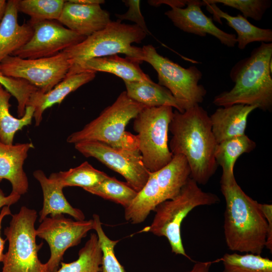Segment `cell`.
Instances as JSON below:
<instances>
[{"instance_id": "obj_1", "label": "cell", "mask_w": 272, "mask_h": 272, "mask_svg": "<svg viewBox=\"0 0 272 272\" xmlns=\"http://www.w3.org/2000/svg\"><path fill=\"white\" fill-rule=\"evenodd\" d=\"M169 131L171 152L183 155L190 168V177L197 184H206L218 166L214 156L217 144L207 111L199 104L183 112L175 110Z\"/></svg>"}, {"instance_id": "obj_2", "label": "cell", "mask_w": 272, "mask_h": 272, "mask_svg": "<svg viewBox=\"0 0 272 272\" xmlns=\"http://www.w3.org/2000/svg\"><path fill=\"white\" fill-rule=\"evenodd\" d=\"M226 202L224 235L232 251L260 255L265 246L268 224L259 203L247 195L235 176L221 177Z\"/></svg>"}, {"instance_id": "obj_3", "label": "cell", "mask_w": 272, "mask_h": 272, "mask_svg": "<svg viewBox=\"0 0 272 272\" xmlns=\"http://www.w3.org/2000/svg\"><path fill=\"white\" fill-rule=\"evenodd\" d=\"M272 43L261 42L250 56L232 68L230 77L234 83L229 91L214 97L219 107L234 104L255 106L264 111L272 109Z\"/></svg>"}, {"instance_id": "obj_4", "label": "cell", "mask_w": 272, "mask_h": 272, "mask_svg": "<svg viewBox=\"0 0 272 272\" xmlns=\"http://www.w3.org/2000/svg\"><path fill=\"white\" fill-rule=\"evenodd\" d=\"M146 35L135 24L111 21L104 29L63 50L71 65L66 76L89 59L120 53L141 63L143 61L142 48L132 43H141Z\"/></svg>"}, {"instance_id": "obj_5", "label": "cell", "mask_w": 272, "mask_h": 272, "mask_svg": "<svg viewBox=\"0 0 272 272\" xmlns=\"http://www.w3.org/2000/svg\"><path fill=\"white\" fill-rule=\"evenodd\" d=\"M145 107L130 98L125 91L114 102L84 127L70 134L67 143L72 144L97 141L111 147L130 151H139L136 135L126 131L125 127Z\"/></svg>"}, {"instance_id": "obj_6", "label": "cell", "mask_w": 272, "mask_h": 272, "mask_svg": "<svg viewBox=\"0 0 272 272\" xmlns=\"http://www.w3.org/2000/svg\"><path fill=\"white\" fill-rule=\"evenodd\" d=\"M219 201L217 195L202 191L190 177L176 197L164 201L157 206L152 223L147 231L158 236L165 237L173 253L191 259L186 254L182 244V222L195 207L214 205Z\"/></svg>"}, {"instance_id": "obj_7", "label": "cell", "mask_w": 272, "mask_h": 272, "mask_svg": "<svg viewBox=\"0 0 272 272\" xmlns=\"http://www.w3.org/2000/svg\"><path fill=\"white\" fill-rule=\"evenodd\" d=\"M37 218L36 211L25 206L12 215L9 226L4 232L9 246L2 272H49L38 256L43 243H36Z\"/></svg>"}, {"instance_id": "obj_8", "label": "cell", "mask_w": 272, "mask_h": 272, "mask_svg": "<svg viewBox=\"0 0 272 272\" xmlns=\"http://www.w3.org/2000/svg\"><path fill=\"white\" fill-rule=\"evenodd\" d=\"M173 115V107H145L133 119L138 148L146 168L156 172L172 159L168 145V131Z\"/></svg>"}, {"instance_id": "obj_9", "label": "cell", "mask_w": 272, "mask_h": 272, "mask_svg": "<svg viewBox=\"0 0 272 272\" xmlns=\"http://www.w3.org/2000/svg\"><path fill=\"white\" fill-rule=\"evenodd\" d=\"M142 48L143 61L150 64L157 73L158 84L171 92L184 111L203 101L207 90L198 84L202 74L197 67L184 68L160 55L152 45Z\"/></svg>"}, {"instance_id": "obj_10", "label": "cell", "mask_w": 272, "mask_h": 272, "mask_svg": "<svg viewBox=\"0 0 272 272\" xmlns=\"http://www.w3.org/2000/svg\"><path fill=\"white\" fill-rule=\"evenodd\" d=\"M71 66L62 51L52 56L35 59L8 56L0 63V72L7 77L24 80L45 93L65 78Z\"/></svg>"}, {"instance_id": "obj_11", "label": "cell", "mask_w": 272, "mask_h": 272, "mask_svg": "<svg viewBox=\"0 0 272 272\" xmlns=\"http://www.w3.org/2000/svg\"><path fill=\"white\" fill-rule=\"evenodd\" d=\"M74 146L84 156L94 158L120 174L137 192L149 178L150 172L145 166L139 151L114 148L97 141L82 142Z\"/></svg>"}, {"instance_id": "obj_12", "label": "cell", "mask_w": 272, "mask_h": 272, "mask_svg": "<svg viewBox=\"0 0 272 272\" xmlns=\"http://www.w3.org/2000/svg\"><path fill=\"white\" fill-rule=\"evenodd\" d=\"M36 229V235L45 240L50 255L45 263L49 272H56L65 251L77 246L94 229L93 219L74 221L63 215L46 217Z\"/></svg>"}, {"instance_id": "obj_13", "label": "cell", "mask_w": 272, "mask_h": 272, "mask_svg": "<svg viewBox=\"0 0 272 272\" xmlns=\"http://www.w3.org/2000/svg\"><path fill=\"white\" fill-rule=\"evenodd\" d=\"M29 22L33 27V35L25 45L12 55L28 59L50 57L86 38L63 26L57 21Z\"/></svg>"}, {"instance_id": "obj_14", "label": "cell", "mask_w": 272, "mask_h": 272, "mask_svg": "<svg viewBox=\"0 0 272 272\" xmlns=\"http://www.w3.org/2000/svg\"><path fill=\"white\" fill-rule=\"evenodd\" d=\"M202 6V1L187 0L185 8L171 7L165 15L176 27L184 32L201 37L209 34L224 45L234 47L237 43L236 35L219 28L214 23L213 19L203 13L201 9Z\"/></svg>"}, {"instance_id": "obj_15", "label": "cell", "mask_w": 272, "mask_h": 272, "mask_svg": "<svg viewBox=\"0 0 272 272\" xmlns=\"http://www.w3.org/2000/svg\"><path fill=\"white\" fill-rule=\"evenodd\" d=\"M57 21L87 37L104 29L111 21L109 13L100 5H84L70 0L65 1Z\"/></svg>"}, {"instance_id": "obj_16", "label": "cell", "mask_w": 272, "mask_h": 272, "mask_svg": "<svg viewBox=\"0 0 272 272\" xmlns=\"http://www.w3.org/2000/svg\"><path fill=\"white\" fill-rule=\"evenodd\" d=\"M33 148L31 143L7 145L0 141V182L8 180L12 193L21 195L28 191V180L23 165L29 151Z\"/></svg>"}, {"instance_id": "obj_17", "label": "cell", "mask_w": 272, "mask_h": 272, "mask_svg": "<svg viewBox=\"0 0 272 272\" xmlns=\"http://www.w3.org/2000/svg\"><path fill=\"white\" fill-rule=\"evenodd\" d=\"M256 106L234 104L219 107L210 116L212 132L217 144L243 135L247 118Z\"/></svg>"}, {"instance_id": "obj_18", "label": "cell", "mask_w": 272, "mask_h": 272, "mask_svg": "<svg viewBox=\"0 0 272 272\" xmlns=\"http://www.w3.org/2000/svg\"><path fill=\"white\" fill-rule=\"evenodd\" d=\"M18 12L17 0L8 1L0 24V63L25 45L33 35V27L29 22L18 23Z\"/></svg>"}, {"instance_id": "obj_19", "label": "cell", "mask_w": 272, "mask_h": 272, "mask_svg": "<svg viewBox=\"0 0 272 272\" xmlns=\"http://www.w3.org/2000/svg\"><path fill=\"white\" fill-rule=\"evenodd\" d=\"M96 72H83L66 76L49 91L42 93L39 90L30 97L28 106L34 108L35 125H39L44 111L56 104H60L71 93L94 79Z\"/></svg>"}, {"instance_id": "obj_20", "label": "cell", "mask_w": 272, "mask_h": 272, "mask_svg": "<svg viewBox=\"0 0 272 272\" xmlns=\"http://www.w3.org/2000/svg\"><path fill=\"white\" fill-rule=\"evenodd\" d=\"M34 178L39 182L43 193V207L39 213L41 222L48 215L68 214L76 220H85L83 212L79 209L72 207L63 193V188L54 179L47 177L44 172L37 170L33 172Z\"/></svg>"}, {"instance_id": "obj_21", "label": "cell", "mask_w": 272, "mask_h": 272, "mask_svg": "<svg viewBox=\"0 0 272 272\" xmlns=\"http://www.w3.org/2000/svg\"><path fill=\"white\" fill-rule=\"evenodd\" d=\"M140 64L138 62L127 57L123 58L115 54L89 59L70 75L83 72H102L114 75L123 81H142L151 79L141 69Z\"/></svg>"}, {"instance_id": "obj_22", "label": "cell", "mask_w": 272, "mask_h": 272, "mask_svg": "<svg viewBox=\"0 0 272 272\" xmlns=\"http://www.w3.org/2000/svg\"><path fill=\"white\" fill-rule=\"evenodd\" d=\"M205 6L207 10L213 15L214 20L222 24L221 19H224L227 24L235 30L239 49L243 50L248 44L254 42L271 43V29L261 28L253 25L242 15L231 16L222 11L216 4H207Z\"/></svg>"}, {"instance_id": "obj_23", "label": "cell", "mask_w": 272, "mask_h": 272, "mask_svg": "<svg viewBox=\"0 0 272 272\" xmlns=\"http://www.w3.org/2000/svg\"><path fill=\"white\" fill-rule=\"evenodd\" d=\"M124 83L128 97L146 107L169 106L180 112L184 111L180 102L168 89L151 79L142 81H124Z\"/></svg>"}, {"instance_id": "obj_24", "label": "cell", "mask_w": 272, "mask_h": 272, "mask_svg": "<svg viewBox=\"0 0 272 272\" xmlns=\"http://www.w3.org/2000/svg\"><path fill=\"white\" fill-rule=\"evenodd\" d=\"M161 193V201L176 197L191 176V170L186 158L173 155L172 160L155 172Z\"/></svg>"}, {"instance_id": "obj_25", "label": "cell", "mask_w": 272, "mask_h": 272, "mask_svg": "<svg viewBox=\"0 0 272 272\" xmlns=\"http://www.w3.org/2000/svg\"><path fill=\"white\" fill-rule=\"evenodd\" d=\"M161 202V193L156 173L150 172L145 185L137 192L129 205L124 208L125 219L133 224L141 223Z\"/></svg>"}, {"instance_id": "obj_26", "label": "cell", "mask_w": 272, "mask_h": 272, "mask_svg": "<svg viewBox=\"0 0 272 272\" xmlns=\"http://www.w3.org/2000/svg\"><path fill=\"white\" fill-rule=\"evenodd\" d=\"M256 146V143L246 134L217 144L214 156L217 164L222 168L221 177L234 175V168L237 159L243 154L253 151Z\"/></svg>"}, {"instance_id": "obj_27", "label": "cell", "mask_w": 272, "mask_h": 272, "mask_svg": "<svg viewBox=\"0 0 272 272\" xmlns=\"http://www.w3.org/2000/svg\"><path fill=\"white\" fill-rule=\"evenodd\" d=\"M11 94L0 84V141L7 145L13 144L16 133L31 123L34 108L26 107L24 115L16 118L10 111Z\"/></svg>"}, {"instance_id": "obj_28", "label": "cell", "mask_w": 272, "mask_h": 272, "mask_svg": "<svg viewBox=\"0 0 272 272\" xmlns=\"http://www.w3.org/2000/svg\"><path fill=\"white\" fill-rule=\"evenodd\" d=\"M108 176L105 172L95 169L85 161L69 170L53 173L49 177L55 180L63 188L79 186L85 189L97 185Z\"/></svg>"}, {"instance_id": "obj_29", "label": "cell", "mask_w": 272, "mask_h": 272, "mask_svg": "<svg viewBox=\"0 0 272 272\" xmlns=\"http://www.w3.org/2000/svg\"><path fill=\"white\" fill-rule=\"evenodd\" d=\"M102 253L96 233L89 239L79 251L78 258L70 262H60L61 267L56 272H99Z\"/></svg>"}, {"instance_id": "obj_30", "label": "cell", "mask_w": 272, "mask_h": 272, "mask_svg": "<svg viewBox=\"0 0 272 272\" xmlns=\"http://www.w3.org/2000/svg\"><path fill=\"white\" fill-rule=\"evenodd\" d=\"M84 190L119 204L124 208L129 205L138 192L126 182L109 176L97 185Z\"/></svg>"}, {"instance_id": "obj_31", "label": "cell", "mask_w": 272, "mask_h": 272, "mask_svg": "<svg viewBox=\"0 0 272 272\" xmlns=\"http://www.w3.org/2000/svg\"><path fill=\"white\" fill-rule=\"evenodd\" d=\"M220 260L224 266L223 272H272V261L259 254L226 253Z\"/></svg>"}, {"instance_id": "obj_32", "label": "cell", "mask_w": 272, "mask_h": 272, "mask_svg": "<svg viewBox=\"0 0 272 272\" xmlns=\"http://www.w3.org/2000/svg\"><path fill=\"white\" fill-rule=\"evenodd\" d=\"M65 1L63 0H17L18 12L28 15L30 22L57 21Z\"/></svg>"}, {"instance_id": "obj_33", "label": "cell", "mask_w": 272, "mask_h": 272, "mask_svg": "<svg viewBox=\"0 0 272 272\" xmlns=\"http://www.w3.org/2000/svg\"><path fill=\"white\" fill-rule=\"evenodd\" d=\"M94 230L98 236L102 256L99 272H124L123 267L117 260L114 253V247L118 240L110 239L104 231L99 216H93Z\"/></svg>"}, {"instance_id": "obj_34", "label": "cell", "mask_w": 272, "mask_h": 272, "mask_svg": "<svg viewBox=\"0 0 272 272\" xmlns=\"http://www.w3.org/2000/svg\"><path fill=\"white\" fill-rule=\"evenodd\" d=\"M0 84L7 90L17 101V114L19 118L25 114L31 96L39 90L27 81L20 79L5 76L0 72Z\"/></svg>"}, {"instance_id": "obj_35", "label": "cell", "mask_w": 272, "mask_h": 272, "mask_svg": "<svg viewBox=\"0 0 272 272\" xmlns=\"http://www.w3.org/2000/svg\"><path fill=\"white\" fill-rule=\"evenodd\" d=\"M202 2L204 6L207 4H221L236 9L245 18H250L255 21L262 19L271 4L270 0H203Z\"/></svg>"}, {"instance_id": "obj_36", "label": "cell", "mask_w": 272, "mask_h": 272, "mask_svg": "<svg viewBox=\"0 0 272 272\" xmlns=\"http://www.w3.org/2000/svg\"><path fill=\"white\" fill-rule=\"evenodd\" d=\"M125 6L128 7L127 11L123 14H115L117 21L129 20L135 23V25L140 27L147 34L150 32L146 26L144 18L140 9V1L125 0L123 1Z\"/></svg>"}, {"instance_id": "obj_37", "label": "cell", "mask_w": 272, "mask_h": 272, "mask_svg": "<svg viewBox=\"0 0 272 272\" xmlns=\"http://www.w3.org/2000/svg\"><path fill=\"white\" fill-rule=\"evenodd\" d=\"M260 210L262 212L268 224V232L266 237L265 247L272 250V205L259 203Z\"/></svg>"}, {"instance_id": "obj_38", "label": "cell", "mask_w": 272, "mask_h": 272, "mask_svg": "<svg viewBox=\"0 0 272 272\" xmlns=\"http://www.w3.org/2000/svg\"><path fill=\"white\" fill-rule=\"evenodd\" d=\"M20 195L12 192L6 196L0 188V209L5 206L10 207L16 203L20 199Z\"/></svg>"}, {"instance_id": "obj_39", "label": "cell", "mask_w": 272, "mask_h": 272, "mask_svg": "<svg viewBox=\"0 0 272 272\" xmlns=\"http://www.w3.org/2000/svg\"><path fill=\"white\" fill-rule=\"evenodd\" d=\"M12 215L10 207L5 206L2 208L0 213V262H3L5 253H4V246L6 239H3L1 236V230L3 220L6 216Z\"/></svg>"}, {"instance_id": "obj_40", "label": "cell", "mask_w": 272, "mask_h": 272, "mask_svg": "<svg viewBox=\"0 0 272 272\" xmlns=\"http://www.w3.org/2000/svg\"><path fill=\"white\" fill-rule=\"evenodd\" d=\"M148 3L154 7L167 4L171 7L183 8L186 5L187 1H148Z\"/></svg>"}, {"instance_id": "obj_41", "label": "cell", "mask_w": 272, "mask_h": 272, "mask_svg": "<svg viewBox=\"0 0 272 272\" xmlns=\"http://www.w3.org/2000/svg\"><path fill=\"white\" fill-rule=\"evenodd\" d=\"M213 263V261L197 262L190 270L186 272H210V268Z\"/></svg>"}, {"instance_id": "obj_42", "label": "cell", "mask_w": 272, "mask_h": 272, "mask_svg": "<svg viewBox=\"0 0 272 272\" xmlns=\"http://www.w3.org/2000/svg\"><path fill=\"white\" fill-rule=\"evenodd\" d=\"M73 2L84 5H100L104 3L103 0H71Z\"/></svg>"}, {"instance_id": "obj_43", "label": "cell", "mask_w": 272, "mask_h": 272, "mask_svg": "<svg viewBox=\"0 0 272 272\" xmlns=\"http://www.w3.org/2000/svg\"><path fill=\"white\" fill-rule=\"evenodd\" d=\"M7 1L0 0V24L4 17L7 7Z\"/></svg>"}]
</instances>
